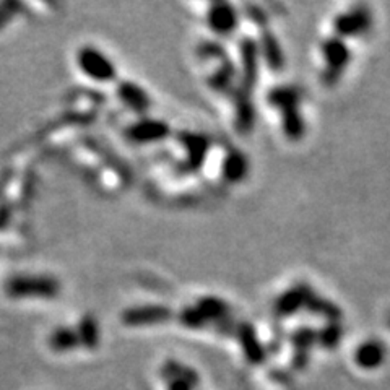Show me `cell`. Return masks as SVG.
Returning <instances> with one entry per match:
<instances>
[{
	"mask_svg": "<svg viewBox=\"0 0 390 390\" xmlns=\"http://www.w3.org/2000/svg\"><path fill=\"white\" fill-rule=\"evenodd\" d=\"M5 293L15 299H51L60 293V283L56 278L47 277V275H16V277L7 280Z\"/></svg>",
	"mask_w": 390,
	"mask_h": 390,
	"instance_id": "1",
	"label": "cell"
},
{
	"mask_svg": "<svg viewBox=\"0 0 390 390\" xmlns=\"http://www.w3.org/2000/svg\"><path fill=\"white\" fill-rule=\"evenodd\" d=\"M321 51L323 62H326V67L321 74V81L326 86H335L351 62V51L345 40L338 36H331L323 40L321 44Z\"/></svg>",
	"mask_w": 390,
	"mask_h": 390,
	"instance_id": "2",
	"label": "cell"
},
{
	"mask_svg": "<svg viewBox=\"0 0 390 390\" xmlns=\"http://www.w3.org/2000/svg\"><path fill=\"white\" fill-rule=\"evenodd\" d=\"M76 67L81 70V74L88 79L98 84H109L116 80L117 69L113 59L91 44L80 47L76 52Z\"/></svg>",
	"mask_w": 390,
	"mask_h": 390,
	"instance_id": "3",
	"label": "cell"
},
{
	"mask_svg": "<svg viewBox=\"0 0 390 390\" xmlns=\"http://www.w3.org/2000/svg\"><path fill=\"white\" fill-rule=\"evenodd\" d=\"M372 28L371 8L365 4L355 5L348 12L340 13L333 20L335 36L342 38H358L369 33Z\"/></svg>",
	"mask_w": 390,
	"mask_h": 390,
	"instance_id": "4",
	"label": "cell"
},
{
	"mask_svg": "<svg viewBox=\"0 0 390 390\" xmlns=\"http://www.w3.org/2000/svg\"><path fill=\"white\" fill-rule=\"evenodd\" d=\"M173 317V311L161 304L135 306L122 312V322L129 327H145L153 323L166 322Z\"/></svg>",
	"mask_w": 390,
	"mask_h": 390,
	"instance_id": "5",
	"label": "cell"
},
{
	"mask_svg": "<svg viewBox=\"0 0 390 390\" xmlns=\"http://www.w3.org/2000/svg\"><path fill=\"white\" fill-rule=\"evenodd\" d=\"M169 134H171V127H169L168 122H164L161 119H150V117L137 120L135 124H132L127 129L129 139L134 142V144H140V145L164 140Z\"/></svg>",
	"mask_w": 390,
	"mask_h": 390,
	"instance_id": "6",
	"label": "cell"
},
{
	"mask_svg": "<svg viewBox=\"0 0 390 390\" xmlns=\"http://www.w3.org/2000/svg\"><path fill=\"white\" fill-rule=\"evenodd\" d=\"M207 23L215 35L228 36L236 31L239 25V15L231 4L217 2L210 5L207 12Z\"/></svg>",
	"mask_w": 390,
	"mask_h": 390,
	"instance_id": "7",
	"label": "cell"
},
{
	"mask_svg": "<svg viewBox=\"0 0 390 390\" xmlns=\"http://www.w3.org/2000/svg\"><path fill=\"white\" fill-rule=\"evenodd\" d=\"M312 289L307 283H296L294 287L285 291L278 296V299L275 301V314L278 317H291L296 312L304 309L307 299L312 293Z\"/></svg>",
	"mask_w": 390,
	"mask_h": 390,
	"instance_id": "8",
	"label": "cell"
},
{
	"mask_svg": "<svg viewBox=\"0 0 390 390\" xmlns=\"http://www.w3.org/2000/svg\"><path fill=\"white\" fill-rule=\"evenodd\" d=\"M291 343H293V367L303 371L309 362V350L317 343V332L311 327H301L291 335Z\"/></svg>",
	"mask_w": 390,
	"mask_h": 390,
	"instance_id": "9",
	"label": "cell"
},
{
	"mask_svg": "<svg viewBox=\"0 0 390 390\" xmlns=\"http://www.w3.org/2000/svg\"><path fill=\"white\" fill-rule=\"evenodd\" d=\"M241 62H243L244 86L249 91L259 76V44L252 38H244L241 42Z\"/></svg>",
	"mask_w": 390,
	"mask_h": 390,
	"instance_id": "10",
	"label": "cell"
},
{
	"mask_svg": "<svg viewBox=\"0 0 390 390\" xmlns=\"http://www.w3.org/2000/svg\"><path fill=\"white\" fill-rule=\"evenodd\" d=\"M117 96L134 113L144 114L150 109V96H148V93L144 88L134 84V81H120L117 88Z\"/></svg>",
	"mask_w": 390,
	"mask_h": 390,
	"instance_id": "11",
	"label": "cell"
},
{
	"mask_svg": "<svg viewBox=\"0 0 390 390\" xmlns=\"http://www.w3.org/2000/svg\"><path fill=\"white\" fill-rule=\"evenodd\" d=\"M384 360H386V347L381 342H377V340H367V342L361 343L356 348L355 361L361 369H377L384 362Z\"/></svg>",
	"mask_w": 390,
	"mask_h": 390,
	"instance_id": "12",
	"label": "cell"
},
{
	"mask_svg": "<svg viewBox=\"0 0 390 390\" xmlns=\"http://www.w3.org/2000/svg\"><path fill=\"white\" fill-rule=\"evenodd\" d=\"M239 342L247 361L256 366L262 365V362L265 361L267 351L260 343V340L257 338V333L251 323H243V326L239 327Z\"/></svg>",
	"mask_w": 390,
	"mask_h": 390,
	"instance_id": "13",
	"label": "cell"
},
{
	"mask_svg": "<svg viewBox=\"0 0 390 390\" xmlns=\"http://www.w3.org/2000/svg\"><path fill=\"white\" fill-rule=\"evenodd\" d=\"M259 51H262V56L265 59L268 69L273 72H280L285 67V56L282 51V46L270 30H263L260 35Z\"/></svg>",
	"mask_w": 390,
	"mask_h": 390,
	"instance_id": "14",
	"label": "cell"
},
{
	"mask_svg": "<svg viewBox=\"0 0 390 390\" xmlns=\"http://www.w3.org/2000/svg\"><path fill=\"white\" fill-rule=\"evenodd\" d=\"M222 173L224 180H228L229 184H238L249 174V159L239 150L228 151L223 159Z\"/></svg>",
	"mask_w": 390,
	"mask_h": 390,
	"instance_id": "15",
	"label": "cell"
},
{
	"mask_svg": "<svg viewBox=\"0 0 390 390\" xmlns=\"http://www.w3.org/2000/svg\"><path fill=\"white\" fill-rule=\"evenodd\" d=\"M280 114H282V129L285 137L293 142L303 139L306 135V120L301 114L299 106L285 108Z\"/></svg>",
	"mask_w": 390,
	"mask_h": 390,
	"instance_id": "16",
	"label": "cell"
},
{
	"mask_svg": "<svg viewBox=\"0 0 390 390\" xmlns=\"http://www.w3.org/2000/svg\"><path fill=\"white\" fill-rule=\"evenodd\" d=\"M301 100H303V91L299 90L298 86H291V85H282V86H275L268 91L267 101L272 108L282 111L285 108H291V106H299Z\"/></svg>",
	"mask_w": 390,
	"mask_h": 390,
	"instance_id": "17",
	"label": "cell"
},
{
	"mask_svg": "<svg viewBox=\"0 0 390 390\" xmlns=\"http://www.w3.org/2000/svg\"><path fill=\"white\" fill-rule=\"evenodd\" d=\"M304 309L309 311V314L312 316L326 319L327 322H340L343 317V312L337 304L326 298H322V296H319L316 291H312L311 293Z\"/></svg>",
	"mask_w": 390,
	"mask_h": 390,
	"instance_id": "18",
	"label": "cell"
},
{
	"mask_svg": "<svg viewBox=\"0 0 390 390\" xmlns=\"http://www.w3.org/2000/svg\"><path fill=\"white\" fill-rule=\"evenodd\" d=\"M180 144L184 145L185 151H188V158L192 168H199L205 159V155L210 148V142L205 135L202 134H185L180 135Z\"/></svg>",
	"mask_w": 390,
	"mask_h": 390,
	"instance_id": "19",
	"label": "cell"
},
{
	"mask_svg": "<svg viewBox=\"0 0 390 390\" xmlns=\"http://www.w3.org/2000/svg\"><path fill=\"white\" fill-rule=\"evenodd\" d=\"M76 335H79L80 345H84L88 350H95L100 345V326L95 316L86 314L81 317L76 327Z\"/></svg>",
	"mask_w": 390,
	"mask_h": 390,
	"instance_id": "20",
	"label": "cell"
},
{
	"mask_svg": "<svg viewBox=\"0 0 390 390\" xmlns=\"http://www.w3.org/2000/svg\"><path fill=\"white\" fill-rule=\"evenodd\" d=\"M80 345L76 331L69 327H59L49 335V347L56 353H67V351L76 348Z\"/></svg>",
	"mask_w": 390,
	"mask_h": 390,
	"instance_id": "21",
	"label": "cell"
},
{
	"mask_svg": "<svg viewBox=\"0 0 390 390\" xmlns=\"http://www.w3.org/2000/svg\"><path fill=\"white\" fill-rule=\"evenodd\" d=\"M194 306L199 309L207 322L219 321L228 314V304L223 299L215 298V296H205V298L197 301V304Z\"/></svg>",
	"mask_w": 390,
	"mask_h": 390,
	"instance_id": "22",
	"label": "cell"
},
{
	"mask_svg": "<svg viewBox=\"0 0 390 390\" xmlns=\"http://www.w3.org/2000/svg\"><path fill=\"white\" fill-rule=\"evenodd\" d=\"M343 337V327L340 322H327V326H323L321 331L317 332V343L322 348L333 350L337 348Z\"/></svg>",
	"mask_w": 390,
	"mask_h": 390,
	"instance_id": "23",
	"label": "cell"
},
{
	"mask_svg": "<svg viewBox=\"0 0 390 390\" xmlns=\"http://www.w3.org/2000/svg\"><path fill=\"white\" fill-rule=\"evenodd\" d=\"M163 376L166 379H185L189 381L192 386H197L199 384V376H197L195 371H192L190 367L179 365L176 361H168L163 367Z\"/></svg>",
	"mask_w": 390,
	"mask_h": 390,
	"instance_id": "24",
	"label": "cell"
},
{
	"mask_svg": "<svg viewBox=\"0 0 390 390\" xmlns=\"http://www.w3.org/2000/svg\"><path fill=\"white\" fill-rule=\"evenodd\" d=\"M238 127L241 132H249L254 125V108H252V103L249 98H247V91H244L243 98H239L238 101Z\"/></svg>",
	"mask_w": 390,
	"mask_h": 390,
	"instance_id": "25",
	"label": "cell"
},
{
	"mask_svg": "<svg viewBox=\"0 0 390 390\" xmlns=\"http://www.w3.org/2000/svg\"><path fill=\"white\" fill-rule=\"evenodd\" d=\"M179 319H180V322H183V326L188 328H202V327H205V323H207V321L203 319V316L200 314L199 309H197L195 306L184 307V309L180 311Z\"/></svg>",
	"mask_w": 390,
	"mask_h": 390,
	"instance_id": "26",
	"label": "cell"
},
{
	"mask_svg": "<svg viewBox=\"0 0 390 390\" xmlns=\"http://www.w3.org/2000/svg\"><path fill=\"white\" fill-rule=\"evenodd\" d=\"M192 384L185 379H169L168 390H192Z\"/></svg>",
	"mask_w": 390,
	"mask_h": 390,
	"instance_id": "27",
	"label": "cell"
},
{
	"mask_svg": "<svg viewBox=\"0 0 390 390\" xmlns=\"http://www.w3.org/2000/svg\"><path fill=\"white\" fill-rule=\"evenodd\" d=\"M389 327H390V316H389Z\"/></svg>",
	"mask_w": 390,
	"mask_h": 390,
	"instance_id": "28",
	"label": "cell"
}]
</instances>
